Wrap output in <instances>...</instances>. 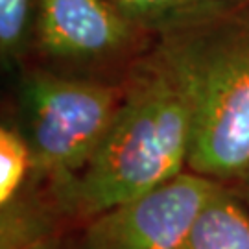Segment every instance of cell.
<instances>
[{"label":"cell","instance_id":"cell-10","mask_svg":"<svg viewBox=\"0 0 249 249\" xmlns=\"http://www.w3.org/2000/svg\"><path fill=\"white\" fill-rule=\"evenodd\" d=\"M229 187L238 194V197H240L244 203L248 205L249 207V166H248V170L242 174L240 178L236 179L234 183H231Z\"/></svg>","mask_w":249,"mask_h":249},{"label":"cell","instance_id":"cell-6","mask_svg":"<svg viewBox=\"0 0 249 249\" xmlns=\"http://www.w3.org/2000/svg\"><path fill=\"white\" fill-rule=\"evenodd\" d=\"M181 249H249V207L229 185L205 201Z\"/></svg>","mask_w":249,"mask_h":249},{"label":"cell","instance_id":"cell-1","mask_svg":"<svg viewBox=\"0 0 249 249\" xmlns=\"http://www.w3.org/2000/svg\"><path fill=\"white\" fill-rule=\"evenodd\" d=\"M124 83V102L96 153L52 194L59 213L80 225L188 170L196 102L187 76L155 36L125 69Z\"/></svg>","mask_w":249,"mask_h":249},{"label":"cell","instance_id":"cell-11","mask_svg":"<svg viewBox=\"0 0 249 249\" xmlns=\"http://www.w3.org/2000/svg\"><path fill=\"white\" fill-rule=\"evenodd\" d=\"M37 249H39V248H37Z\"/></svg>","mask_w":249,"mask_h":249},{"label":"cell","instance_id":"cell-9","mask_svg":"<svg viewBox=\"0 0 249 249\" xmlns=\"http://www.w3.org/2000/svg\"><path fill=\"white\" fill-rule=\"evenodd\" d=\"M118 9L150 34H159L160 30L176 24L209 6L214 0H111Z\"/></svg>","mask_w":249,"mask_h":249},{"label":"cell","instance_id":"cell-8","mask_svg":"<svg viewBox=\"0 0 249 249\" xmlns=\"http://www.w3.org/2000/svg\"><path fill=\"white\" fill-rule=\"evenodd\" d=\"M37 0H0V57L4 69L24 67L34 50Z\"/></svg>","mask_w":249,"mask_h":249},{"label":"cell","instance_id":"cell-5","mask_svg":"<svg viewBox=\"0 0 249 249\" xmlns=\"http://www.w3.org/2000/svg\"><path fill=\"white\" fill-rule=\"evenodd\" d=\"M218 185L185 170L148 194L81 223L80 249H181Z\"/></svg>","mask_w":249,"mask_h":249},{"label":"cell","instance_id":"cell-7","mask_svg":"<svg viewBox=\"0 0 249 249\" xmlns=\"http://www.w3.org/2000/svg\"><path fill=\"white\" fill-rule=\"evenodd\" d=\"M34 178V157L24 133L15 124L0 127V207L9 211L18 194Z\"/></svg>","mask_w":249,"mask_h":249},{"label":"cell","instance_id":"cell-2","mask_svg":"<svg viewBox=\"0 0 249 249\" xmlns=\"http://www.w3.org/2000/svg\"><path fill=\"white\" fill-rule=\"evenodd\" d=\"M155 39L196 102L188 170L231 185L249 166V0H214Z\"/></svg>","mask_w":249,"mask_h":249},{"label":"cell","instance_id":"cell-4","mask_svg":"<svg viewBox=\"0 0 249 249\" xmlns=\"http://www.w3.org/2000/svg\"><path fill=\"white\" fill-rule=\"evenodd\" d=\"M146 32L111 0H37L34 50L50 69L113 78L150 46Z\"/></svg>","mask_w":249,"mask_h":249},{"label":"cell","instance_id":"cell-3","mask_svg":"<svg viewBox=\"0 0 249 249\" xmlns=\"http://www.w3.org/2000/svg\"><path fill=\"white\" fill-rule=\"evenodd\" d=\"M122 78H100L32 65L20 76V122L34 157V178L50 194L89 164L124 102Z\"/></svg>","mask_w":249,"mask_h":249}]
</instances>
